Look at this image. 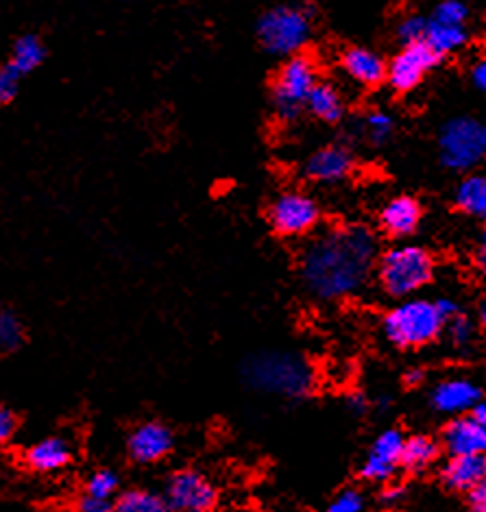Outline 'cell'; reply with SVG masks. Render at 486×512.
<instances>
[{
  "label": "cell",
  "instance_id": "obj_1",
  "mask_svg": "<svg viewBox=\"0 0 486 512\" xmlns=\"http://www.w3.org/2000/svg\"><path fill=\"white\" fill-rule=\"evenodd\" d=\"M375 258H378V242L367 227H332L303 249V284L321 301L354 297L367 286Z\"/></svg>",
  "mask_w": 486,
  "mask_h": 512
},
{
  "label": "cell",
  "instance_id": "obj_2",
  "mask_svg": "<svg viewBox=\"0 0 486 512\" xmlns=\"http://www.w3.org/2000/svg\"><path fill=\"white\" fill-rule=\"evenodd\" d=\"M242 375L262 393H271L279 397L301 399L310 395V390L317 382L312 364L297 356V353L286 351H264L245 362Z\"/></svg>",
  "mask_w": 486,
  "mask_h": 512
},
{
  "label": "cell",
  "instance_id": "obj_3",
  "mask_svg": "<svg viewBox=\"0 0 486 512\" xmlns=\"http://www.w3.org/2000/svg\"><path fill=\"white\" fill-rule=\"evenodd\" d=\"M434 277V258L417 245H399L388 249L378 264V279L386 295L410 299Z\"/></svg>",
  "mask_w": 486,
  "mask_h": 512
},
{
  "label": "cell",
  "instance_id": "obj_4",
  "mask_svg": "<svg viewBox=\"0 0 486 512\" xmlns=\"http://www.w3.org/2000/svg\"><path fill=\"white\" fill-rule=\"evenodd\" d=\"M445 319L436 301L406 299L384 316V336L388 343L402 349H415L432 343L443 332Z\"/></svg>",
  "mask_w": 486,
  "mask_h": 512
},
{
  "label": "cell",
  "instance_id": "obj_5",
  "mask_svg": "<svg viewBox=\"0 0 486 512\" xmlns=\"http://www.w3.org/2000/svg\"><path fill=\"white\" fill-rule=\"evenodd\" d=\"M312 35V20L306 7H275L260 18L258 40L264 51L277 57L299 55Z\"/></svg>",
  "mask_w": 486,
  "mask_h": 512
},
{
  "label": "cell",
  "instance_id": "obj_6",
  "mask_svg": "<svg viewBox=\"0 0 486 512\" xmlns=\"http://www.w3.org/2000/svg\"><path fill=\"white\" fill-rule=\"evenodd\" d=\"M439 153L445 168L465 173L486 160V123L473 116L452 118L441 129Z\"/></svg>",
  "mask_w": 486,
  "mask_h": 512
},
{
  "label": "cell",
  "instance_id": "obj_7",
  "mask_svg": "<svg viewBox=\"0 0 486 512\" xmlns=\"http://www.w3.org/2000/svg\"><path fill=\"white\" fill-rule=\"evenodd\" d=\"M319 81V66L312 57L301 53L288 57L273 79V105L279 118L295 120Z\"/></svg>",
  "mask_w": 486,
  "mask_h": 512
},
{
  "label": "cell",
  "instance_id": "obj_8",
  "mask_svg": "<svg viewBox=\"0 0 486 512\" xmlns=\"http://www.w3.org/2000/svg\"><path fill=\"white\" fill-rule=\"evenodd\" d=\"M321 210L310 194L299 190L282 192L269 207V221L277 234L297 238L319 225Z\"/></svg>",
  "mask_w": 486,
  "mask_h": 512
},
{
  "label": "cell",
  "instance_id": "obj_9",
  "mask_svg": "<svg viewBox=\"0 0 486 512\" xmlns=\"http://www.w3.org/2000/svg\"><path fill=\"white\" fill-rule=\"evenodd\" d=\"M164 497L173 512H212L218 502L216 486L192 469L170 475Z\"/></svg>",
  "mask_w": 486,
  "mask_h": 512
},
{
  "label": "cell",
  "instance_id": "obj_10",
  "mask_svg": "<svg viewBox=\"0 0 486 512\" xmlns=\"http://www.w3.org/2000/svg\"><path fill=\"white\" fill-rule=\"evenodd\" d=\"M439 62L428 46L406 44L391 62L386 64V81L395 92H412L421 81L430 75V70Z\"/></svg>",
  "mask_w": 486,
  "mask_h": 512
},
{
  "label": "cell",
  "instance_id": "obj_11",
  "mask_svg": "<svg viewBox=\"0 0 486 512\" xmlns=\"http://www.w3.org/2000/svg\"><path fill=\"white\" fill-rule=\"evenodd\" d=\"M404 436L399 430H386L375 438L367 458L362 462V478L369 482H386L402 469Z\"/></svg>",
  "mask_w": 486,
  "mask_h": 512
},
{
  "label": "cell",
  "instance_id": "obj_12",
  "mask_svg": "<svg viewBox=\"0 0 486 512\" xmlns=\"http://www.w3.org/2000/svg\"><path fill=\"white\" fill-rule=\"evenodd\" d=\"M175 438L170 428L160 421H144L127 438V451L138 465H155L173 451Z\"/></svg>",
  "mask_w": 486,
  "mask_h": 512
},
{
  "label": "cell",
  "instance_id": "obj_13",
  "mask_svg": "<svg viewBox=\"0 0 486 512\" xmlns=\"http://www.w3.org/2000/svg\"><path fill=\"white\" fill-rule=\"evenodd\" d=\"M354 166V153L347 146L327 144L308 157L303 173H306L308 179L317 181V184H338V181H345L354 173Z\"/></svg>",
  "mask_w": 486,
  "mask_h": 512
},
{
  "label": "cell",
  "instance_id": "obj_14",
  "mask_svg": "<svg viewBox=\"0 0 486 512\" xmlns=\"http://www.w3.org/2000/svg\"><path fill=\"white\" fill-rule=\"evenodd\" d=\"M72 458H75V451H72V443L66 436H46L42 441L33 443L27 451H24V465L31 471L51 475L57 471H64Z\"/></svg>",
  "mask_w": 486,
  "mask_h": 512
},
{
  "label": "cell",
  "instance_id": "obj_15",
  "mask_svg": "<svg viewBox=\"0 0 486 512\" xmlns=\"http://www.w3.org/2000/svg\"><path fill=\"white\" fill-rule=\"evenodd\" d=\"M340 68L362 88H378V85L386 81V62L378 53L364 46L347 48L343 57H340Z\"/></svg>",
  "mask_w": 486,
  "mask_h": 512
},
{
  "label": "cell",
  "instance_id": "obj_16",
  "mask_svg": "<svg viewBox=\"0 0 486 512\" xmlns=\"http://www.w3.org/2000/svg\"><path fill=\"white\" fill-rule=\"evenodd\" d=\"M480 388L465 377H452L434 388L432 406L443 414H463L471 412L473 406L480 404Z\"/></svg>",
  "mask_w": 486,
  "mask_h": 512
},
{
  "label": "cell",
  "instance_id": "obj_17",
  "mask_svg": "<svg viewBox=\"0 0 486 512\" xmlns=\"http://www.w3.org/2000/svg\"><path fill=\"white\" fill-rule=\"evenodd\" d=\"M443 445L452 456L486 454V430L471 417H458L443 430Z\"/></svg>",
  "mask_w": 486,
  "mask_h": 512
},
{
  "label": "cell",
  "instance_id": "obj_18",
  "mask_svg": "<svg viewBox=\"0 0 486 512\" xmlns=\"http://www.w3.org/2000/svg\"><path fill=\"white\" fill-rule=\"evenodd\" d=\"M421 223V205L412 197H395L384 205L380 225L388 236L406 238L415 234Z\"/></svg>",
  "mask_w": 486,
  "mask_h": 512
},
{
  "label": "cell",
  "instance_id": "obj_19",
  "mask_svg": "<svg viewBox=\"0 0 486 512\" xmlns=\"http://www.w3.org/2000/svg\"><path fill=\"white\" fill-rule=\"evenodd\" d=\"M443 484L452 491H471L480 480L486 478V454L452 456L441 471Z\"/></svg>",
  "mask_w": 486,
  "mask_h": 512
},
{
  "label": "cell",
  "instance_id": "obj_20",
  "mask_svg": "<svg viewBox=\"0 0 486 512\" xmlns=\"http://www.w3.org/2000/svg\"><path fill=\"white\" fill-rule=\"evenodd\" d=\"M306 109L314 118H319L321 123L334 125L345 116V99L336 85L327 83V81H319L308 96Z\"/></svg>",
  "mask_w": 486,
  "mask_h": 512
},
{
  "label": "cell",
  "instance_id": "obj_21",
  "mask_svg": "<svg viewBox=\"0 0 486 512\" xmlns=\"http://www.w3.org/2000/svg\"><path fill=\"white\" fill-rule=\"evenodd\" d=\"M467 40V27H452V24H439L428 18V29H425L423 44L439 59L460 51V48L467 44Z\"/></svg>",
  "mask_w": 486,
  "mask_h": 512
},
{
  "label": "cell",
  "instance_id": "obj_22",
  "mask_svg": "<svg viewBox=\"0 0 486 512\" xmlns=\"http://www.w3.org/2000/svg\"><path fill=\"white\" fill-rule=\"evenodd\" d=\"M456 205L460 212L486 223V175H469L460 181Z\"/></svg>",
  "mask_w": 486,
  "mask_h": 512
},
{
  "label": "cell",
  "instance_id": "obj_23",
  "mask_svg": "<svg viewBox=\"0 0 486 512\" xmlns=\"http://www.w3.org/2000/svg\"><path fill=\"white\" fill-rule=\"evenodd\" d=\"M439 456V445H436L434 438L430 436H410L404 438V449H402V469L417 473L425 467H430L432 462Z\"/></svg>",
  "mask_w": 486,
  "mask_h": 512
},
{
  "label": "cell",
  "instance_id": "obj_24",
  "mask_svg": "<svg viewBox=\"0 0 486 512\" xmlns=\"http://www.w3.org/2000/svg\"><path fill=\"white\" fill-rule=\"evenodd\" d=\"M114 512H173L166 497L149 489L123 491L114 502Z\"/></svg>",
  "mask_w": 486,
  "mask_h": 512
},
{
  "label": "cell",
  "instance_id": "obj_25",
  "mask_svg": "<svg viewBox=\"0 0 486 512\" xmlns=\"http://www.w3.org/2000/svg\"><path fill=\"white\" fill-rule=\"evenodd\" d=\"M46 57V48L38 35H22V38L14 44V53H11L9 62L14 64L22 75H29L38 68Z\"/></svg>",
  "mask_w": 486,
  "mask_h": 512
},
{
  "label": "cell",
  "instance_id": "obj_26",
  "mask_svg": "<svg viewBox=\"0 0 486 512\" xmlns=\"http://www.w3.org/2000/svg\"><path fill=\"white\" fill-rule=\"evenodd\" d=\"M471 9L465 0H439L430 11V20L439 24H452V27H467Z\"/></svg>",
  "mask_w": 486,
  "mask_h": 512
},
{
  "label": "cell",
  "instance_id": "obj_27",
  "mask_svg": "<svg viewBox=\"0 0 486 512\" xmlns=\"http://www.w3.org/2000/svg\"><path fill=\"white\" fill-rule=\"evenodd\" d=\"M24 340L22 323L9 308L0 306V351H16Z\"/></svg>",
  "mask_w": 486,
  "mask_h": 512
},
{
  "label": "cell",
  "instance_id": "obj_28",
  "mask_svg": "<svg viewBox=\"0 0 486 512\" xmlns=\"http://www.w3.org/2000/svg\"><path fill=\"white\" fill-rule=\"evenodd\" d=\"M118 486H120V478L116 471L99 469L85 480V495H92L99 499H114L118 493Z\"/></svg>",
  "mask_w": 486,
  "mask_h": 512
},
{
  "label": "cell",
  "instance_id": "obj_29",
  "mask_svg": "<svg viewBox=\"0 0 486 512\" xmlns=\"http://www.w3.org/2000/svg\"><path fill=\"white\" fill-rule=\"evenodd\" d=\"M393 131L395 118L388 112H382V109H375V112L367 114V118H364V133H367V138L375 144L386 142L393 136Z\"/></svg>",
  "mask_w": 486,
  "mask_h": 512
},
{
  "label": "cell",
  "instance_id": "obj_30",
  "mask_svg": "<svg viewBox=\"0 0 486 512\" xmlns=\"http://www.w3.org/2000/svg\"><path fill=\"white\" fill-rule=\"evenodd\" d=\"M425 29H428V16L408 14L397 24V38L404 46L406 44H421L425 38Z\"/></svg>",
  "mask_w": 486,
  "mask_h": 512
},
{
  "label": "cell",
  "instance_id": "obj_31",
  "mask_svg": "<svg viewBox=\"0 0 486 512\" xmlns=\"http://www.w3.org/2000/svg\"><path fill=\"white\" fill-rule=\"evenodd\" d=\"M22 77V72L11 62L0 66V105H9L16 99Z\"/></svg>",
  "mask_w": 486,
  "mask_h": 512
},
{
  "label": "cell",
  "instance_id": "obj_32",
  "mask_svg": "<svg viewBox=\"0 0 486 512\" xmlns=\"http://www.w3.org/2000/svg\"><path fill=\"white\" fill-rule=\"evenodd\" d=\"M445 327L449 338H452V343L458 347H467L473 340V334H476V327H473V323L463 314H456L454 319H449Z\"/></svg>",
  "mask_w": 486,
  "mask_h": 512
},
{
  "label": "cell",
  "instance_id": "obj_33",
  "mask_svg": "<svg viewBox=\"0 0 486 512\" xmlns=\"http://www.w3.org/2000/svg\"><path fill=\"white\" fill-rule=\"evenodd\" d=\"M323 512H362V495L358 491H343Z\"/></svg>",
  "mask_w": 486,
  "mask_h": 512
},
{
  "label": "cell",
  "instance_id": "obj_34",
  "mask_svg": "<svg viewBox=\"0 0 486 512\" xmlns=\"http://www.w3.org/2000/svg\"><path fill=\"white\" fill-rule=\"evenodd\" d=\"M75 512H114L112 499H99L92 495H81L75 504Z\"/></svg>",
  "mask_w": 486,
  "mask_h": 512
},
{
  "label": "cell",
  "instance_id": "obj_35",
  "mask_svg": "<svg viewBox=\"0 0 486 512\" xmlns=\"http://www.w3.org/2000/svg\"><path fill=\"white\" fill-rule=\"evenodd\" d=\"M18 430V417L14 414V410H9L7 406L0 404V445L9 443L14 438Z\"/></svg>",
  "mask_w": 486,
  "mask_h": 512
},
{
  "label": "cell",
  "instance_id": "obj_36",
  "mask_svg": "<svg viewBox=\"0 0 486 512\" xmlns=\"http://www.w3.org/2000/svg\"><path fill=\"white\" fill-rule=\"evenodd\" d=\"M469 506L473 512H486V478L469 491Z\"/></svg>",
  "mask_w": 486,
  "mask_h": 512
},
{
  "label": "cell",
  "instance_id": "obj_37",
  "mask_svg": "<svg viewBox=\"0 0 486 512\" xmlns=\"http://www.w3.org/2000/svg\"><path fill=\"white\" fill-rule=\"evenodd\" d=\"M436 308L441 310V314H443V319H445V321L454 319L456 314H460L458 303H456L454 299H449V297H445V299H436Z\"/></svg>",
  "mask_w": 486,
  "mask_h": 512
},
{
  "label": "cell",
  "instance_id": "obj_38",
  "mask_svg": "<svg viewBox=\"0 0 486 512\" xmlns=\"http://www.w3.org/2000/svg\"><path fill=\"white\" fill-rule=\"evenodd\" d=\"M471 79H473V83H476V88L486 94V59H480V62L473 66Z\"/></svg>",
  "mask_w": 486,
  "mask_h": 512
},
{
  "label": "cell",
  "instance_id": "obj_39",
  "mask_svg": "<svg viewBox=\"0 0 486 512\" xmlns=\"http://www.w3.org/2000/svg\"><path fill=\"white\" fill-rule=\"evenodd\" d=\"M402 497H404V489H402V486L391 484V486H388V489L382 493V502H384L386 506H393V504L402 502Z\"/></svg>",
  "mask_w": 486,
  "mask_h": 512
},
{
  "label": "cell",
  "instance_id": "obj_40",
  "mask_svg": "<svg viewBox=\"0 0 486 512\" xmlns=\"http://www.w3.org/2000/svg\"><path fill=\"white\" fill-rule=\"evenodd\" d=\"M406 384L408 386H419L423 380H425V371L423 369H419V367H415V369H410L408 373H406Z\"/></svg>",
  "mask_w": 486,
  "mask_h": 512
},
{
  "label": "cell",
  "instance_id": "obj_41",
  "mask_svg": "<svg viewBox=\"0 0 486 512\" xmlns=\"http://www.w3.org/2000/svg\"><path fill=\"white\" fill-rule=\"evenodd\" d=\"M471 417L476 419V421L482 425V428L486 430V404H482V401H480V404L473 406V410H471Z\"/></svg>",
  "mask_w": 486,
  "mask_h": 512
},
{
  "label": "cell",
  "instance_id": "obj_42",
  "mask_svg": "<svg viewBox=\"0 0 486 512\" xmlns=\"http://www.w3.org/2000/svg\"><path fill=\"white\" fill-rule=\"evenodd\" d=\"M478 266L482 268V273L486 275V231L480 238V245H478Z\"/></svg>",
  "mask_w": 486,
  "mask_h": 512
},
{
  "label": "cell",
  "instance_id": "obj_43",
  "mask_svg": "<svg viewBox=\"0 0 486 512\" xmlns=\"http://www.w3.org/2000/svg\"><path fill=\"white\" fill-rule=\"evenodd\" d=\"M349 408L358 414V412H362L364 408H367V401H364L362 395H351L349 397Z\"/></svg>",
  "mask_w": 486,
  "mask_h": 512
},
{
  "label": "cell",
  "instance_id": "obj_44",
  "mask_svg": "<svg viewBox=\"0 0 486 512\" xmlns=\"http://www.w3.org/2000/svg\"><path fill=\"white\" fill-rule=\"evenodd\" d=\"M480 319H482V323H486V297H484V301L480 303Z\"/></svg>",
  "mask_w": 486,
  "mask_h": 512
},
{
  "label": "cell",
  "instance_id": "obj_45",
  "mask_svg": "<svg viewBox=\"0 0 486 512\" xmlns=\"http://www.w3.org/2000/svg\"><path fill=\"white\" fill-rule=\"evenodd\" d=\"M362 512H364V510H362Z\"/></svg>",
  "mask_w": 486,
  "mask_h": 512
}]
</instances>
